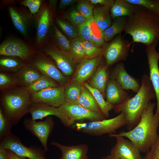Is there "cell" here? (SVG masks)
I'll list each match as a JSON object with an SVG mask.
<instances>
[{
    "label": "cell",
    "mask_w": 159,
    "mask_h": 159,
    "mask_svg": "<svg viewBox=\"0 0 159 159\" xmlns=\"http://www.w3.org/2000/svg\"><path fill=\"white\" fill-rule=\"evenodd\" d=\"M127 124L126 117L123 113L121 112L112 118L86 123H76L75 126L78 131L98 136L106 134H114L117 130Z\"/></svg>",
    "instance_id": "obj_6"
},
{
    "label": "cell",
    "mask_w": 159,
    "mask_h": 159,
    "mask_svg": "<svg viewBox=\"0 0 159 159\" xmlns=\"http://www.w3.org/2000/svg\"><path fill=\"white\" fill-rule=\"evenodd\" d=\"M89 1L93 4H99L103 5V6H108L111 8L113 5L115 0H90Z\"/></svg>",
    "instance_id": "obj_46"
},
{
    "label": "cell",
    "mask_w": 159,
    "mask_h": 159,
    "mask_svg": "<svg viewBox=\"0 0 159 159\" xmlns=\"http://www.w3.org/2000/svg\"><path fill=\"white\" fill-rule=\"evenodd\" d=\"M33 46L16 37L5 39L0 45V55L18 57L27 63L35 54Z\"/></svg>",
    "instance_id": "obj_10"
},
{
    "label": "cell",
    "mask_w": 159,
    "mask_h": 159,
    "mask_svg": "<svg viewBox=\"0 0 159 159\" xmlns=\"http://www.w3.org/2000/svg\"><path fill=\"white\" fill-rule=\"evenodd\" d=\"M0 98L1 107L13 125H16L29 112L32 103L26 87L19 86L3 92Z\"/></svg>",
    "instance_id": "obj_4"
},
{
    "label": "cell",
    "mask_w": 159,
    "mask_h": 159,
    "mask_svg": "<svg viewBox=\"0 0 159 159\" xmlns=\"http://www.w3.org/2000/svg\"><path fill=\"white\" fill-rule=\"evenodd\" d=\"M141 87L133 97H129L123 103L114 106L115 113L122 112L127 120L128 130L133 129L138 124L142 114L151 100L156 98L149 76L144 74L140 81Z\"/></svg>",
    "instance_id": "obj_3"
},
{
    "label": "cell",
    "mask_w": 159,
    "mask_h": 159,
    "mask_svg": "<svg viewBox=\"0 0 159 159\" xmlns=\"http://www.w3.org/2000/svg\"><path fill=\"white\" fill-rule=\"evenodd\" d=\"M143 159H145V158H143Z\"/></svg>",
    "instance_id": "obj_55"
},
{
    "label": "cell",
    "mask_w": 159,
    "mask_h": 159,
    "mask_svg": "<svg viewBox=\"0 0 159 159\" xmlns=\"http://www.w3.org/2000/svg\"><path fill=\"white\" fill-rule=\"evenodd\" d=\"M48 1L50 4L52 9L55 13L56 11V7L57 2V0H49Z\"/></svg>",
    "instance_id": "obj_50"
},
{
    "label": "cell",
    "mask_w": 159,
    "mask_h": 159,
    "mask_svg": "<svg viewBox=\"0 0 159 159\" xmlns=\"http://www.w3.org/2000/svg\"><path fill=\"white\" fill-rule=\"evenodd\" d=\"M0 56V69L1 72L16 73L26 64L16 57Z\"/></svg>",
    "instance_id": "obj_29"
},
{
    "label": "cell",
    "mask_w": 159,
    "mask_h": 159,
    "mask_svg": "<svg viewBox=\"0 0 159 159\" xmlns=\"http://www.w3.org/2000/svg\"><path fill=\"white\" fill-rule=\"evenodd\" d=\"M54 62L40 50H36L35 54L27 63L34 67L42 75L49 77L64 86L70 80L58 68Z\"/></svg>",
    "instance_id": "obj_8"
},
{
    "label": "cell",
    "mask_w": 159,
    "mask_h": 159,
    "mask_svg": "<svg viewBox=\"0 0 159 159\" xmlns=\"http://www.w3.org/2000/svg\"><path fill=\"white\" fill-rule=\"evenodd\" d=\"M13 125L7 118L1 108H0V142L11 133V129Z\"/></svg>",
    "instance_id": "obj_41"
},
{
    "label": "cell",
    "mask_w": 159,
    "mask_h": 159,
    "mask_svg": "<svg viewBox=\"0 0 159 159\" xmlns=\"http://www.w3.org/2000/svg\"><path fill=\"white\" fill-rule=\"evenodd\" d=\"M108 67L106 63L105 64H100L87 82L91 87L100 92L105 98V87L109 79Z\"/></svg>",
    "instance_id": "obj_23"
},
{
    "label": "cell",
    "mask_w": 159,
    "mask_h": 159,
    "mask_svg": "<svg viewBox=\"0 0 159 159\" xmlns=\"http://www.w3.org/2000/svg\"><path fill=\"white\" fill-rule=\"evenodd\" d=\"M155 106V103L150 102L143 112L140 121L132 130L127 132L122 131L118 134H110L109 136L126 137L140 152H148L159 135L157 130L159 116L154 113Z\"/></svg>",
    "instance_id": "obj_1"
},
{
    "label": "cell",
    "mask_w": 159,
    "mask_h": 159,
    "mask_svg": "<svg viewBox=\"0 0 159 159\" xmlns=\"http://www.w3.org/2000/svg\"><path fill=\"white\" fill-rule=\"evenodd\" d=\"M109 159H120V158L116 156H112L110 155H109Z\"/></svg>",
    "instance_id": "obj_52"
},
{
    "label": "cell",
    "mask_w": 159,
    "mask_h": 159,
    "mask_svg": "<svg viewBox=\"0 0 159 159\" xmlns=\"http://www.w3.org/2000/svg\"><path fill=\"white\" fill-rule=\"evenodd\" d=\"M62 18L67 20L73 25L77 27L86 19L75 9H73L68 14L64 15L63 18Z\"/></svg>",
    "instance_id": "obj_44"
},
{
    "label": "cell",
    "mask_w": 159,
    "mask_h": 159,
    "mask_svg": "<svg viewBox=\"0 0 159 159\" xmlns=\"http://www.w3.org/2000/svg\"><path fill=\"white\" fill-rule=\"evenodd\" d=\"M59 84L52 78L42 75L37 80L31 84L27 89L31 94L44 89L60 86Z\"/></svg>",
    "instance_id": "obj_33"
},
{
    "label": "cell",
    "mask_w": 159,
    "mask_h": 159,
    "mask_svg": "<svg viewBox=\"0 0 159 159\" xmlns=\"http://www.w3.org/2000/svg\"><path fill=\"white\" fill-rule=\"evenodd\" d=\"M91 92L98 104L101 111L106 118L109 116V112L114 108V106L105 100L101 93L98 90L91 87L87 82L82 84Z\"/></svg>",
    "instance_id": "obj_32"
},
{
    "label": "cell",
    "mask_w": 159,
    "mask_h": 159,
    "mask_svg": "<svg viewBox=\"0 0 159 159\" xmlns=\"http://www.w3.org/2000/svg\"><path fill=\"white\" fill-rule=\"evenodd\" d=\"M115 137L116 143L112 149L110 155L120 159H143L140 151L130 141L121 136Z\"/></svg>",
    "instance_id": "obj_19"
},
{
    "label": "cell",
    "mask_w": 159,
    "mask_h": 159,
    "mask_svg": "<svg viewBox=\"0 0 159 159\" xmlns=\"http://www.w3.org/2000/svg\"><path fill=\"white\" fill-rule=\"evenodd\" d=\"M130 96L114 79H109L105 90V97L109 103L115 106L125 101Z\"/></svg>",
    "instance_id": "obj_21"
},
{
    "label": "cell",
    "mask_w": 159,
    "mask_h": 159,
    "mask_svg": "<svg viewBox=\"0 0 159 159\" xmlns=\"http://www.w3.org/2000/svg\"><path fill=\"white\" fill-rule=\"evenodd\" d=\"M145 159H159V135L144 158Z\"/></svg>",
    "instance_id": "obj_45"
},
{
    "label": "cell",
    "mask_w": 159,
    "mask_h": 159,
    "mask_svg": "<svg viewBox=\"0 0 159 159\" xmlns=\"http://www.w3.org/2000/svg\"><path fill=\"white\" fill-rule=\"evenodd\" d=\"M90 27L91 42L96 46L101 48L105 43L103 32L95 23L93 17L90 19Z\"/></svg>",
    "instance_id": "obj_37"
},
{
    "label": "cell",
    "mask_w": 159,
    "mask_h": 159,
    "mask_svg": "<svg viewBox=\"0 0 159 159\" xmlns=\"http://www.w3.org/2000/svg\"><path fill=\"white\" fill-rule=\"evenodd\" d=\"M159 40L146 46V52L149 70V77L153 87L157 99V107L155 114L159 116V52L156 49Z\"/></svg>",
    "instance_id": "obj_14"
},
{
    "label": "cell",
    "mask_w": 159,
    "mask_h": 159,
    "mask_svg": "<svg viewBox=\"0 0 159 159\" xmlns=\"http://www.w3.org/2000/svg\"><path fill=\"white\" fill-rule=\"evenodd\" d=\"M83 42L85 50V58L92 59L102 56L101 48L96 46L89 41L83 40Z\"/></svg>",
    "instance_id": "obj_40"
},
{
    "label": "cell",
    "mask_w": 159,
    "mask_h": 159,
    "mask_svg": "<svg viewBox=\"0 0 159 159\" xmlns=\"http://www.w3.org/2000/svg\"><path fill=\"white\" fill-rule=\"evenodd\" d=\"M6 3L5 0L1 1L0 6L1 7L6 5H14L16 4L17 1L15 0H6Z\"/></svg>",
    "instance_id": "obj_49"
},
{
    "label": "cell",
    "mask_w": 159,
    "mask_h": 159,
    "mask_svg": "<svg viewBox=\"0 0 159 159\" xmlns=\"http://www.w3.org/2000/svg\"><path fill=\"white\" fill-rule=\"evenodd\" d=\"M21 86L14 74L1 72L0 73V90L1 93Z\"/></svg>",
    "instance_id": "obj_35"
},
{
    "label": "cell",
    "mask_w": 159,
    "mask_h": 159,
    "mask_svg": "<svg viewBox=\"0 0 159 159\" xmlns=\"http://www.w3.org/2000/svg\"><path fill=\"white\" fill-rule=\"evenodd\" d=\"M54 21L62 32L69 39L72 40L78 37L77 27L73 25L67 20L56 17Z\"/></svg>",
    "instance_id": "obj_36"
},
{
    "label": "cell",
    "mask_w": 159,
    "mask_h": 159,
    "mask_svg": "<svg viewBox=\"0 0 159 159\" xmlns=\"http://www.w3.org/2000/svg\"><path fill=\"white\" fill-rule=\"evenodd\" d=\"M14 74L20 85L26 88L42 75L34 67L28 63H26Z\"/></svg>",
    "instance_id": "obj_24"
},
{
    "label": "cell",
    "mask_w": 159,
    "mask_h": 159,
    "mask_svg": "<svg viewBox=\"0 0 159 159\" xmlns=\"http://www.w3.org/2000/svg\"><path fill=\"white\" fill-rule=\"evenodd\" d=\"M55 13L48 1L44 0L39 11L33 15L36 27L33 46L36 50L40 49L50 40Z\"/></svg>",
    "instance_id": "obj_5"
},
{
    "label": "cell",
    "mask_w": 159,
    "mask_h": 159,
    "mask_svg": "<svg viewBox=\"0 0 159 159\" xmlns=\"http://www.w3.org/2000/svg\"><path fill=\"white\" fill-rule=\"evenodd\" d=\"M40 50L54 61L64 76L68 77L73 76L77 64L69 53L61 50L51 39Z\"/></svg>",
    "instance_id": "obj_9"
},
{
    "label": "cell",
    "mask_w": 159,
    "mask_h": 159,
    "mask_svg": "<svg viewBox=\"0 0 159 159\" xmlns=\"http://www.w3.org/2000/svg\"><path fill=\"white\" fill-rule=\"evenodd\" d=\"M71 121L88 120L91 122L101 121L106 117L103 115L90 110L75 103L65 102L59 107Z\"/></svg>",
    "instance_id": "obj_13"
},
{
    "label": "cell",
    "mask_w": 159,
    "mask_h": 159,
    "mask_svg": "<svg viewBox=\"0 0 159 159\" xmlns=\"http://www.w3.org/2000/svg\"><path fill=\"white\" fill-rule=\"evenodd\" d=\"M44 0H20L16 1L20 5L27 7L33 15L36 14L39 11Z\"/></svg>",
    "instance_id": "obj_43"
},
{
    "label": "cell",
    "mask_w": 159,
    "mask_h": 159,
    "mask_svg": "<svg viewBox=\"0 0 159 159\" xmlns=\"http://www.w3.org/2000/svg\"><path fill=\"white\" fill-rule=\"evenodd\" d=\"M0 146L11 150L22 158L48 159L45 155V152L42 148L34 145L26 147L18 137L11 132L0 142Z\"/></svg>",
    "instance_id": "obj_11"
},
{
    "label": "cell",
    "mask_w": 159,
    "mask_h": 159,
    "mask_svg": "<svg viewBox=\"0 0 159 159\" xmlns=\"http://www.w3.org/2000/svg\"><path fill=\"white\" fill-rule=\"evenodd\" d=\"M100 159H109V155H108L106 157H103Z\"/></svg>",
    "instance_id": "obj_53"
},
{
    "label": "cell",
    "mask_w": 159,
    "mask_h": 159,
    "mask_svg": "<svg viewBox=\"0 0 159 159\" xmlns=\"http://www.w3.org/2000/svg\"><path fill=\"white\" fill-rule=\"evenodd\" d=\"M31 118L36 121L51 115H54L59 118L65 126L70 127L73 123L61 111L58 107L51 106L41 102H33L31 104L29 112Z\"/></svg>",
    "instance_id": "obj_16"
},
{
    "label": "cell",
    "mask_w": 159,
    "mask_h": 159,
    "mask_svg": "<svg viewBox=\"0 0 159 159\" xmlns=\"http://www.w3.org/2000/svg\"><path fill=\"white\" fill-rule=\"evenodd\" d=\"M131 4L144 7L148 11L159 16V0H125Z\"/></svg>",
    "instance_id": "obj_38"
},
{
    "label": "cell",
    "mask_w": 159,
    "mask_h": 159,
    "mask_svg": "<svg viewBox=\"0 0 159 159\" xmlns=\"http://www.w3.org/2000/svg\"><path fill=\"white\" fill-rule=\"evenodd\" d=\"M102 56L92 59L85 58L77 64L71 80L82 84L86 82L92 76L100 64Z\"/></svg>",
    "instance_id": "obj_20"
},
{
    "label": "cell",
    "mask_w": 159,
    "mask_h": 159,
    "mask_svg": "<svg viewBox=\"0 0 159 159\" xmlns=\"http://www.w3.org/2000/svg\"><path fill=\"white\" fill-rule=\"evenodd\" d=\"M8 9L14 26L24 37L27 38L29 28L34 21L33 15L27 9L14 5L8 6Z\"/></svg>",
    "instance_id": "obj_17"
},
{
    "label": "cell",
    "mask_w": 159,
    "mask_h": 159,
    "mask_svg": "<svg viewBox=\"0 0 159 159\" xmlns=\"http://www.w3.org/2000/svg\"><path fill=\"white\" fill-rule=\"evenodd\" d=\"M77 1L75 0H60L59 4V9L61 10L64 9L72 5Z\"/></svg>",
    "instance_id": "obj_47"
},
{
    "label": "cell",
    "mask_w": 159,
    "mask_h": 159,
    "mask_svg": "<svg viewBox=\"0 0 159 159\" xmlns=\"http://www.w3.org/2000/svg\"><path fill=\"white\" fill-rule=\"evenodd\" d=\"M0 159H10L8 149L0 146Z\"/></svg>",
    "instance_id": "obj_48"
},
{
    "label": "cell",
    "mask_w": 159,
    "mask_h": 159,
    "mask_svg": "<svg viewBox=\"0 0 159 159\" xmlns=\"http://www.w3.org/2000/svg\"><path fill=\"white\" fill-rule=\"evenodd\" d=\"M93 4L89 0L79 1L76 6V10L86 19L93 17Z\"/></svg>",
    "instance_id": "obj_39"
},
{
    "label": "cell",
    "mask_w": 159,
    "mask_h": 159,
    "mask_svg": "<svg viewBox=\"0 0 159 159\" xmlns=\"http://www.w3.org/2000/svg\"><path fill=\"white\" fill-rule=\"evenodd\" d=\"M64 86L66 101L77 103L82 92V84L77 81L71 80Z\"/></svg>",
    "instance_id": "obj_31"
},
{
    "label": "cell",
    "mask_w": 159,
    "mask_h": 159,
    "mask_svg": "<svg viewBox=\"0 0 159 159\" xmlns=\"http://www.w3.org/2000/svg\"><path fill=\"white\" fill-rule=\"evenodd\" d=\"M69 53L77 64L85 58L83 40L79 37L71 40Z\"/></svg>",
    "instance_id": "obj_34"
},
{
    "label": "cell",
    "mask_w": 159,
    "mask_h": 159,
    "mask_svg": "<svg viewBox=\"0 0 159 159\" xmlns=\"http://www.w3.org/2000/svg\"><path fill=\"white\" fill-rule=\"evenodd\" d=\"M50 39L54 44L62 50L69 53L70 42L58 28L54 21L50 33Z\"/></svg>",
    "instance_id": "obj_30"
},
{
    "label": "cell",
    "mask_w": 159,
    "mask_h": 159,
    "mask_svg": "<svg viewBox=\"0 0 159 159\" xmlns=\"http://www.w3.org/2000/svg\"><path fill=\"white\" fill-rule=\"evenodd\" d=\"M131 42L125 39L121 33L108 42H105L101 47L102 55L108 67L115 63L126 60L128 56Z\"/></svg>",
    "instance_id": "obj_7"
},
{
    "label": "cell",
    "mask_w": 159,
    "mask_h": 159,
    "mask_svg": "<svg viewBox=\"0 0 159 159\" xmlns=\"http://www.w3.org/2000/svg\"><path fill=\"white\" fill-rule=\"evenodd\" d=\"M54 122L50 116L43 121H36L32 118H26L23 124L24 128L39 140L46 152L48 150L47 143L49 136L53 130Z\"/></svg>",
    "instance_id": "obj_12"
},
{
    "label": "cell",
    "mask_w": 159,
    "mask_h": 159,
    "mask_svg": "<svg viewBox=\"0 0 159 159\" xmlns=\"http://www.w3.org/2000/svg\"><path fill=\"white\" fill-rule=\"evenodd\" d=\"M110 7L106 6L94 9L93 17L99 28L103 32L109 27L112 24L111 18L109 14Z\"/></svg>",
    "instance_id": "obj_26"
},
{
    "label": "cell",
    "mask_w": 159,
    "mask_h": 159,
    "mask_svg": "<svg viewBox=\"0 0 159 159\" xmlns=\"http://www.w3.org/2000/svg\"><path fill=\"white\" fill-rule=\"evenodd\" d=\"M77 104L90 110L102 114L93 95L83 85L81 94Z\"/></svg>",
    "instance_id": "obj_28"
},
{
    "label": "cell",
    "mask_w": 159,
    "mask_h": 159,
    "mask_svg": "<svg viewBox=\"0 0 159 159\" xmlns=\"http://www.w3.org/2000/svg\"><path fill=\"white\" fill-rule=\"evenodd\" d=\"M109 77L110 78L116 81L125 90H130L137 93L140 88L139 80L127 73L122 62H119L116 65Z\"/></svg>",
    "instance_id": "obj_18"
},
{
    "label": "cell",
    "mask_w": 159,
    "mask_h": 159,
    "mask_svg": "<svg viewBox=\"0 0 159 159\" xmlns=\"http://www.w3.org/2000/svg\"><path fill=\"white\" fill-rule=\"evenodd\" d=\"M126 21V17H119L115 19L111 26L103 32L105 42L110 41L115 36L124 31Z\"/></svg>",
    "instance_id": "obj_27"
},
{
    "label": "cell",
    "mask_w": 159,
    "mask_h": 159,
    "mask_svg": "<svg viewBox=\"0 0 159 159\" xmlns=\"http://www.w3.org/2000/svg\"><path fill=\"white\" fill-rule=\"evenodd\" d=\"M90 19H86L77 27L78 37L83 40L91 42Z\"/></svg>",
    "instance_id": "obj_42"
},
{
    "label": "cell",
    "mask_w": 159,
    "mask_h": 159,
    "mask_svg": "<svg viewBox=\"0 0 159 159\" xmlns=\"http://www.w3.org/2000/svg\"><path fill=\"white\" fill-rule=\"evenodd\" d=\"M124 32L125 34L132 36L133 42L151 44L159 40V16L146 9L139 8L127 17Z\"/></svg>",
    "instance_id": "obj_2"
},
{
    "label": "cell",
    "mask_w": 159,
    "mask_h": 159,
    "mask_svg": "<svg viewBox=\"0 0 159 159\" xmlns=\"http://www.w3.org/2000/svg\"><path fill=\"white\" fill-rule=\"evenodd\" d=\"M51 144L61 151V156L60 159H89L87 155L89 147L86 144L66 146L53 141Z\"/></svg>",
    "instance_id": "obj_22"
},
{
    "label": "cell",
    "mask_w": 159,
    "mask_h": 159,
    "mask_svg": "<svg viewBox=\"0 0 159 159\" xmlns=\"http://www.w3.org/2000/svg\"><path fill=\"white\" fill-rule=\"evenodd\" d=\"M31 98L32 103L41 102L59 107L66 102L64 86L60 85L44 89L31 94Z\"/></svg>",
    "instance_id": "obj_15"
},
{
    "label": "cell",
    "mask_w": 159,
    "mask_h": 159,
    "mask_svg": "<svg viewBox=\"0 0 159 159\" xmlns=\"http://www.w3.org/2000/svg\"><path fill=\"white\" fill-rule=\"evenodd\" d=\"M158 39L159 40V33L158 34Z\"/></svg>",
    "instance_id": "obj_54"
},
{
    "label": "cell",
    "mask_w": 159,
    "mask_h": 159,
    "mask_svg": "<svg viewBox=\"0 0 159 159\" xmlns=\"http://www.w3.org/2000/svg\"><path fill=\"white\" fill-rule=\"evenodd\" d=\"M139 8L138 6L131 4L125 0H116L110 9L111 16L114 19L119 17H129Z\"/></svg>",
    "instance_id": "obj_25"
},
{
    "label": "cell",
    "mask_w": 159,
    "mask_h": 159,
    "mask_svg": "<svg viewBox=\"0 0 159 159\" xmlns=\"http://www.w3.org/2000/svg\"><path fill=\"white\" fill-rule=\"evenodd\" d=\"M8 150L10 156V159H25L24 158H22L18 157L16 155H15L12 151L9 149ZM26 159H30L27 158Z\"/></svg>",
    "instance_id": "obj_51"
}]
</instances>
